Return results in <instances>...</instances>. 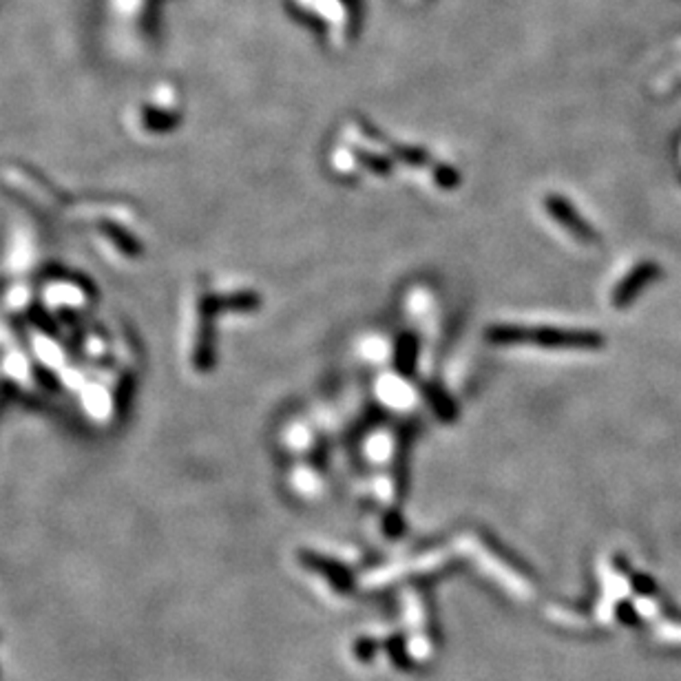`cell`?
Instances as JSON below:
<instances>
[{
    "label": "cell",
    "instance_id": "5",
    "mask_svg": "<svg viewBox=\"0 0 681 681\" xmlns=\"http://www.w3.org/2000/svg\"><path fill=\"white\" fill-rule=\"evenodd\" d=\"M416 336L403 335L400 336L399 345H396V370L403 376H410L416 370Z\"/></svg>",
    "mask_w": 681,
    "mask_h": 681
},
{
    "label": "cell",
    "instance_id": "6",
    "mask_svg": "<svg viewBox=\"0 0 681 681\" xmlns=\"http://www.w3.org/2000/svg\"><path fill=\"white\" fill-rule=\"evenodd\" d=\"M428 400L432 403V408L436 410V414L440 416L443 420H456V405L454 400L449 399V394H445L440 387L429 385L428 387Z\"/></svg>",
    "mask_w": 681,
    "mask_h": 681
},
{
    "label": "cell",
    "instance_id": "2",
    "mask_svg": "<svg viewBox=\"0 0 681 681\" xmlns=\"http://www.w3.org/2000/svg\"><path fill=\"white\" fill-rule=\"evenodd\" d=\"M659 277H661V268L658 266V263L644 262V263H640V266H635L633 272L626 274V277L620 281V286L615 288L613 306L617 308V310L629 308L630 303H633L635 299L650 286V283L658 281Z\"/></svg>",
    "mask_w": 681,
    "mask_h": 681
},
{
    "label": "cell",
    "instance_id": "4",
    "mask_svg": "<svg viewBox=\"0 0 681 681\" xmlns=\"http://www.w3.org/2000/svg\"><path fill=\"white\" fill-rule=\"evenodd\" d=\"M547 210L557 224H562L573 237L582 239V242H595V230H593L584 219L580 217L575 208L566 202L565 198H557V195H548L547 198Z\"/></svg>",
    "mask_w": 681,
    "mask_h": 681
},
{
    "label": "cell",
    "instance_id": "3",
    "mask_svg": "<svg viewBox=\"0 0 681 681\" xmlns=\"http://www.w3.org/2000/svg\"><path fill=\"white\" fill-rule=\"evenodd\" d=\"M155 0H111L115 21L131 33H149Z\"/></svg>",
    "mask_w": 681,
    "mask_h": 681
},
{
    "label": "cell",
    "instance_id": "1",
    "mask_svg": "<svg viewBox=\"0 0 681 681\" xmlns=\"http://www.w3.org/2000/svg\"><path fill=\"white\" fill-rule=\"evenodd\" d=\"M487 339L496 345H538L551 347V350H600L604 347V336L593 330L496 326L489 327Z\"/></svg>",
    "mask_w": 681,
    "mask_h": 681
}]
</instances>
